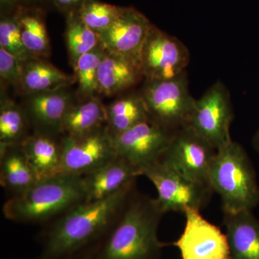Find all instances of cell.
<instances>
[{"instance_id":"6da1fadb","label":"cell","mask_w":259,"mask_h":259,"mask_svg":"<svg viewBox=\"0 0 259 259\" xmlns=\"http://www.w3.org/2000/svg\"><path fill=\"white\" fill-rule=\"evenodd\" d=\"M136 187L135 180L110 197L81 202L53 221L38 236L41 250L36 259H63L98 243Z\"/></svg>"},{"instance_id":"7a4b0ae2","label":"cell","mask_w":259,"mask_h":259,"mask_svg":"<svg viewBox=\"0 0 259 259\" xmlns=\"http://www.w3.org/2000/svg\"><path fill=\"white\" fill-rule=\"evenodd\" d=\"M163 213L156 199L135 191L97 248V259H159L170 245L158 238Z\"/></svg>"},{"instance_id":"3957f363","label":"cell","mask_w":259,"mask_h":259,"mask_svg":"<svg viewBox=\"0 0 259 259\" xmlns=\"http://www.w3.org/2000/svg\"><path fill=\"white\" fill-rule=\"evenodd\" d=\"M85 198L82 177L64 174L37 181L23 193L12 196L3 205V214L13 222L40 224L56 219Z\"/></svg>"},{"instance_id":"277c9868","label":"cell","mask_w":259,"mask_h":259,"mask_svg":"<svg viewBox=\"0 0 259 259\" xmlns=\"http://www.w3.org/2000/svg\"><path fill=\"white\" fill-rule=\"evenodd\" d=\"M223 213L253 211L259 204V185L246 151L233 140L218 148L209 177Z\"/></svg>"},{"instance_id":"5b68a950","label":"cell","mask_w":259,"mask_h":259,"mask_svg":"<svg viewBox=\"0 0 259 259\" xmlns=\"http://www.w3.org/2000/svg\"><path fill=\"white\" fill-rule=\"evenodd\" d=\"M141 176L154 185L157 192L155 199L163 214L184 213L188 209L201 211L214 192L207 184L192 180L161 160L144 169Z\"/></svg>"},{"instance_id":"8992f818","label":"cell","mask_w":259,"mask_h":259,"mask_svg":"<svg viewBox=\"0 0 259 259\" xmlns=\"http://www.w3.org/2000/svg\"><path fill=\"white\" fill-rule=\"evenodd\" d=\"M146 81L141 96L150 118L172 131L188 125L196 100L186 71L171 79Z\"/></svg>"},{"instance_id":"52a82bcc","label":"cell","mask_w":259,"mask_h":259,"mask_svg":"<svg viewBox=\"0 0 259 259\" xmlns=\"http://www.w3.org/2000/svg\"><path fill=\"white\" fill-rule=\"evenodd\" d=\"M174 132L148 118L127 131L112 135L117 156L132 163L141 176L144 169L161 159Z\"/></svg>"},{"instance_id":"ba28073f","label":"cell","mask_w":259,"mask_h":259,"mask_svg":"<svg viewBox=\"0 0 259 259\" xmlns=\"http://www.w3.org/2000/svg\"><path fill=\"white\" fill-rule=\"evenodd\" d=\"M233 119L229 92L217 81L196 100L188 125L209 141L216 149L232 141L231 125Z\"/></svg>"},{"instance_id":"9c48e42d","label":"cell","mask_w":259,"mask_h":259,"mask_svg":"<svg viewBox=\"0 0 259 259\" xmlns=\"http://www.w3.org/2000/svg\"><path fill=\"white\" fill-rule=\"evenodd\" d=\"M217 151L192 127L185 126L174 132L170 144L160 160L192 180L209 185V173Z\"/></svg>"},{"instance_id":"30bf717a","label":"cell","mask_w":259,"mask_h":259,"mask_svg":"<svg viewBox=\"0 0 259 259\" xmlns=\"http://www.w3.org/2000/svg\"><path fill=\"white\" fill-rule=\"evenodd\" d=\"M188 49L177 37L152 25L140 56V69L146 80L171 79L185 72Z\"/></svg>"},{"instance_id":"8fae6325","label":"cell","mask_w":259,"mask_h":259,"mask_svg":"<svg viewBox=\"0 0 259 259\" xmlns=\"http://www.w3.org/2000/svg\"><path fill=\"white\" fill-rule=\"evenodd\" d=\"M64 174L83 176L117 157L112 132L108 126L78 137L63 136Z\"/></svg>"},{"instance_id":"7c38bea8","label":"cell","mask_w":259,"mask_h":259,"mask_svg":"<svg viewBox=\"0 0 259 259\" xmlns=\"http://www.w3.org/2000/svg\"><path fill=\"white\" fill-rule=\"evenodd\" d=\"M184 231L171 243L180 250L182 259H231L226 233L209 222L200 211L188 209Z\"/></svg>"},{"instance_id":"4fadbf2b","label":"cell","mask_w":259,"mask_h":259,"mask_svg":"<svg viewBox=\"0 0 259 259\" xmlns=\"http://www.w3.org/2000/svg\"><path fill=\"white\" fill-rule=\"evenodd\" d=\"M153 24L139 10L122 7L118 18L99 34L100 47L108 54L119 56L140 66V56Z\"/></svg>"},{"instance_id":"5bb4252c","label":"cell","mask_w":259,"mask_h":259,"mask_svg":"<svg viewBox=\"0 0 259 259\" xmlns=\"http://www.w3.org/2000/svg\"><path fill=\"white\" fill-rule=\"evenodd\" d=\"M140 176L136 166L117 156L81 176L86 195L84 202L107 198Z\"/></svg>"},{"instance_id":"9a60e30c","label":"cell","mask_w":259,"mask_h":259,"mask_svg":"<svg viewBox=\"0 0 259 259\" xmlns=\"http://www.w3.org/2000/svg\"><path fill=\"white\" fill-rule=\"evenodd\" d=\"M231 259H259V221L252 211L223 213Z\"/></svg>"},{"instance_id":"2e32d148","label":"cell","mask_w":259,"mask_h":259,"mask_svg":"<svg viewBox=\"0 0 259 259\" xmlns=\"http://www.w3.org/2000/svg\"><path fill=\"white\" fill-rule=\"evenodd\" d=\"M19 146L38 180L64 175L61 139L58 142L54 136L36 132L27 136Z\"/></svg>"},{"instance_id":"e0dca14e","label":"cell","mask_w":259,"mask_h":259,"mask_svg":"<svg viewBox=\"0 0 259 259\" xmlns=\"http://www.w3.org/2000/svg\"><path fill=\"white\" fill-rule=\"evenodd\" d=\"M72 105L69 94L63 89L33 95L29 100L28 110L37 132L51 136L61 134L63 120Z\"/></svg>"},{"instance_id":"ac0fdd59","label":"cell","mask_w":259,"mask_h":259,"mask_svg":"<svg viewBox=\"0 0 259 259\" xmlns=\"http://www.w3.org/2000/svg\"><path fill=\"white\" fill-rule=\"evenodd\" d=\"M38 179L20 146L0 148V184L18 195L35 185Z\"/></svg>"},{"instance_id":"d6986e66","label":"cell","mask_w":259,"mask_h":259,"mask_svg":"<svg viewBox=\"0 0 259 259\" xmlns=\"http://www.w3.org/2000/svg\"><path fill=\"white\" fill-rule=\"evenodd\" d=\"M143 76L139 65L105 52L98 71V93L110 96L127 90Z\"/></svg>"},{"instance_id":"ffe728a7","label":"cell","mask_w":259,"mask_h":259,"mask_svg":"<svg viewBox=\"0 0 259 259\" xmlns=\"http://www.w3.org/2000/svg\"><path fill=\"white\" fill-rule=\"evenodd\" d=\"M107 125V107L98 99H89L72 105L65 115L61 127L63 136L78 137Z\"/></svg>"},{"instance_id":"44dd1931","label":"cell","mask_w":259,"mask_h":259,"mask_svg":"<svg viewBox=\"0 0 259 259\" xmlns=\"http://www.w3.org/2000/svg\"><path fill=\"white\" fill-rule=\"evenodd\" d=\"M74 80L76 78L35 58L23 64L21 86L27 93L35 95L61 90Z\"/></svg>"},{"instance_id":"7402d4cb","label":"cell","mask_w":259,"mask_h":259,"mask_svg":"<svg viewBox=\"0 0 259 259\" xmlns=\"http://www.w3.org/2000/svg\"><path fill=\"white\" fill-rule=\"evenodd\" d=\"M17 16L22 40L29 53L34 57L49 56L50 42L42 9L21 6Z\"/></svg>"},{"instance_id":"603a6c76","label":"cell","mask_w":259,"mask_h":259,"mask_svg":"<svg viewBox=\"0 0 259 259\" xmlns=\"http://www.w3.org/2000/svg\"><path fill=\"white\" fill-rule=\"evenodd\" d=\"M107 126L113 134L127 131L150 118L142 96L120 99L107 107Z\"/></svg>"},{"instance_id":"cb8c5ba5","label":"cell","mask_w":259,"mask_h":259,"mask_svg":"<svg viewBox=\"0 0 259 259\" xmlns=\"http://www.w3.org/2000/svg\"><path fill=\"white\" fill-rule=\"evenodd\" d=\"M66 38L74 64L80 56L100 47V35L80 20L76 12L66 15Z\"/></svg>"},{"instance_id":"d4e9b609","label":"cell","mask_w":259,"mask_h":259,"mask_svg":"<svg viewBox=\"0 0 259 259\" xmlns=\"http://www.w3.org/2000/svg\"><path fill=\"white\" fill-rule=\"evenodd\" d=\"M26 116L14 102L3 100L0 108V148L19 146L25 138Z\"/></svg>"},{"instance_id":"484cf974","label":"cell","mask_w":259,"mask_h":259,"mask_svg":"<svg viewBox=\"0 0 259 259\" xmlns=\"http://www.w3.org/2000/svg\"><path fill=\"white\" fill-rule=\"evenodd\" d=\"M105 51L98 47L80 56L74 64L75 78L79 83L80 93L85 97H94L98 93V71Z\"/></svg>"},{"instance_id":"4316f807","label":"cell","mask_w":259,"mask_h":259,"mask_svg":"<svg viewBox=\"0 0 259 259\" xmlns=\"http://www.w3.org/2000/svg\"><path fill=\"white\" fill-rule=\"evenodd\" d=\"M122 8L99 0H85L76 12L87 26L100 34L111 26L118 18Z\"/></svg>"},{"instance_id":"83f0119b","label":"cell","mask_w":259,"mask_h":259,"mask_svg":"<svg viewBox=\"0 0 259 259\" xmlns=\"http://www.w3.org/2000/svg\"><path fill=\"white\" fill-rule=\"evenodd\" d=\"M0 48L15 56L23 64L34 56L24 46L16 13H1L0 20Z\"/></svg>"},{"instance_id":"f1b7e54d","label":"cell","mask_w":259,"mask_h":259,"mask_svg":"<svg viewBox=\"0 0 259 259\" xmlns=\"http://www.w3.org/2000/svg\"><path fill=\"white\" fill-rule=\"evenodd\" d=\"M23 64L15 56L0 48V76L10 84L21 85Z\"/></svg>"},{"instance_id":"f546056e","label":"cell","mask_w":259,"mask_h":259,"mask_svg":"<svg viewBox=\"0 0 259 259\" xmlns=\"http://www.w3.org/2000/svg\"><path fill=\"white\" fill-rule=\"evenodd\" d=\"M85 0H51L54 7L66 15L77 11Z\"/></svg>"},{"instance_id":"4dcf8cb0","label":"cell","mask_w":259,"mask_h":259,"mask_svg":"<svg viewBox=\"0 0 259 259\" xmlns=\"http://www.w3.org/2000/svg\"><path fill=\"white\" fill-rule=\"evenodd\" d=\"M97 244L98 243L63 259H97Z\"/></svg>"},{"instance_id":"1f68e13d","label":"cell","mask_w":259,"mask_h":259,"mask_svg":"<svg viewBox=\"0 0 259 259\" xmlns=\"http://www.w3.org/2000/svg\"><path fill=\"white\" fill-rule=\"evenodd\" d=\"M21 6L19 0H0L2 13H16Z\"/></svg>"},{"instance_id":"d6a6232c","label":"cell","mask_w":259,"mask_h":259,"mask_svg":"<svg viewBox=\"0 0 259 259\" xmlns=\"http://www.w3.org/2000/svg\"><path fill=\"white\" fill-rule=\"evenodd\" d=\"M19 2L22 6L40 8V9H41V7L44 5L49 4V3L52 4L51 0H19Z\"/></svg>"},{"instance_id":"836d02e7","label":"cell","mask_w":259,"mask_h":259,"mask_svg":"<svg viewBox=\"0 0 259 259\" xmlns=\"http://www.w3.org/2000/svg\"><path fill=\"white\" fill-rule=\"evenodd\" d=\"M253 143H254L255 149H256L257 151L259 153V133H257L256 135H255L254 142Z\"/></svg>"},{"instance_id":"e575fe53","label":"cell","mask_w":259,"mask_h":259,"mask_svg":"<svg viewBox=\"0 0 259 259\" xmlns=\"http://www.w3.org/2000/svg\"><path fill=\"white\" fill-rule=\"evenodd\" d=\"M257 133H259V129H258V132H257Z\"/></svg>"}]
</instances>
